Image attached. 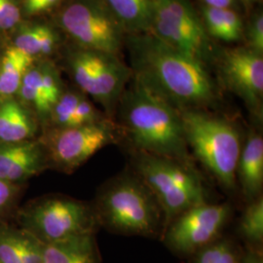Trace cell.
Wrapping results in <instances>:
<instances>
[{
	"mask_svg": "<svg viewBox=\"0 0 263 263\" xmlns=\"http://www.w3.org/2000/svg\"><path fill=\"white\" fill-rule=\"evenodd\" d=\"M19 7L14 0H0V28L9 29L19 23Z\"/></svg>",
	"mask_w": 263,
	"mask_h": 263,
	"instance_id": "cell-28",
	"label": "cell"
},
{
	"mask_svg": "<svg viewBox=\"0 0 263 263\" xmlns=\"http://www.w3.org/2000/svg\"><path fill=\"white\" fill-rule=\"evenodd\" d=\"M42 26L24 29L15 40V46L21 52L28 56H36L40 54V37Z\"/></svg>",
	"mask_w": 263,
	"mask_h": 263,
	"instance_id": "cell-25",
	"label": "cell"
},
{
	"mask_svg": "<svg viewBox=\"0 0 263 263\" xmlns=\"http://www.w3.org/2000/svg\"><path fill=\"white\" fill-rule=\"evenodd\" d=\"M0 263H22L13 233L0 232Z\"/></svg>",
	"mask_w": 263,
	"mask_h": 263,
	"instance_id": "cell-27",
	"label": "cell"
},
{
	"mask_svg": "<svg viewBox=\"0 0 263 263\" xmlns=\"http://www.w3.org/2000/svg\"><path fill=\"white\" fill-rule=\"evenodd\" d=\"M243 2H245V3H247V4H251V3H253V2H254L255 0H242Z\"/></svg>",
	"mask_w": 263,
	"mask_h": 263,
	"instance_id": "cell-35",
	"label": "cell"
},
{
	"mask_svg": "<svg viewBox=\"0 0 263 263\" xmlns=\"http://www.w3.org/2000/svg\"><path fill=\"white\" fill-rule=\"evenodd\" d=\"M207 7L213 8H229L233 0H201Z\"/></svg>",
	"mask_w": 263,
	"mask_h": 263,
	"instance_id": "cell-34",
	"label": "cell"
},
{
	"mask_svg": "<svg viewBox=\"0 0 263 263\" xmlns=\"http://www.w3.org/2000/svg\"><path fill=\"white\" fill-rule=\"evenodd\" d=\"M119 102L118 132L132 151L164 156L195 167L179 110L137 78L125 89Z\"/></svg>",
	"mask_w": 263,
	"mask_h": 263,
	"instance_id": "cell-2",
	"label": "cell"
},
{
	"mask_svg": "<svg viewBox=\"0 0 263 263\" xmlns=\"http://www.w3.org/2000/svg\"><path fill=\"white\" fill-rule=\"evenodd\" d=\"M248 39L251 46V50L261 54L263 51V16L258 14L252 22L249 31Z\"/></svg>",
	"mask_w": 263,
	"mask_h": 263,
	"instance_id": "cell-29",
	"label": "cell"
},
{
	"mask_svg": "<svg viewBox=\"0 0 263 263\" xmlns=\"http://www.w3.org/2000/svg\"><path fill=\"white\" fill-rule=\"evenodd\" d=\"M14 184L5 182L0 179V210L7 206L14 195Z\"/></svg>",
	"mask_w": 263,
	"mask_h": 263,
	"instance_id": "cell-32",
	"label": "cell"
},
{
	"mask_svg": "<svg viewBox=\"0 0 263 263\" xmlns=\"http://www.w3.org/2000/svg\"><path fill=\"white\" fill-rule=\"evenodd\" d=\"M121 141L118 129L110 120L74 128L53 129L42 145L46 157L58 169L72 172L98 151Z\"/></svg>",
	"mask_w": 263,
	"mask_h": 263,
	"instance_id": "cell-11",
	"label": "cell"
},
{
	"mask_svg": "<svg viewBox=\"0 0 263 263\" xmlns=\"http://www.w3.org/2000/svg\"><path fill=\"white\" fill-rule=\"evenodd\" d=\"M41 71H42V84L44 88V93L46 96L48 103L53 108V106L56 104L58 100L63 94L60 80L57 76L55 70H53L49 66L41 68Z\"/></svg>",
	"mask_w": 263,
	"mask_h": 263,
	"instance_id": "cell-26",
	"label": "cell"
},
{
	"mask_svg": "<svg viewBox=\"0 0 263 263\" xmlns=\"http://www.w3.org/2000/svg\"><path fill=\"white\" fill-rule=\"evenodd\" d=\"M236 180L248 203L262 196L263 138L259 132L251 130L245 139L237 164Z\"/></svg>",
	"mask_w": 263,
	"mask_h": 263,
	"instance_id": "cell-14",
	"label": "cell"
},
{
	"mask_svg": "<svg viewBox=\"0 0 263 263\" xmlns=\"http://www.w3.org/2000/svg\"><path fill=\"white\" fill-rule=\"evenodd\" d=\"M151 33L205 63L212 54V45L203 22L187 0H151Z\"/></svg>",
	"mask_w": 263,
	"mask_h": 263,
	"instance_id": "cell-6",
	"label": "cell"
},
{
	"mask_svg": "<svg viewBox=\"0 0 263 263\" xmlns=\"http://www.w3.org/2000/svg\"><path fill=\"white\" fill-rule=\"evenodd\" d=\"M82 97V95L74 92L62 94L50 112L54 129L72 128L76 107Z\"/></svg>",
	"mask_w": 263,
	"mask_h": 263,
	"instance_id": "cell-23",
	"label": "cell"
},
{
	"mask_svg": "<svg viewBox=\"0 0 263 263\" xmlns=\"http://www.w3.org/2000/svg\"><path fill=\"white\" fill-rule=\"evenodd\" d=\"M129 50L135 78L179 111L202 110L216 102V84L204 63L151 32L133 34Z\"/></svg>",
	"mask_w": 263,
	"mask_h": 263,
	"instance_id": "cell-1",
	"label": "cell"
},
{
	"mask_svg": "<svg viewBox=\"0 0 263 263\" xmlns=\"http://www.w3.org/2000/svg\"><path fill=\"white\" fill-rule=\"evenodd\" d=\"M241 263H263L262 254L258 249L249 247L247 251L242 254Z\"/></svg>",
	"mask_w": 263,
	"mask_h": 263,
	"instance_id": "cell-33",
	"label": "cell"
},
{
	"mask_svg": "<svg viewBox=\"0 0 263 263\" xmlns=\"http://www.w3.org/2000/svg\"><path fill=\"white\" fill-rule=\"evenodd\" d=\"M34 132V124L21 104L13 100H6L0 104V141L2 143L29 141Z\"/></svg>",
	"mask_w": 263,
	"mask_h": 263,
	"instance_id": "cell-16",
	"label": "cell"
},
{
	"mask_svg": "<svg viewBox=\"0 0 263 263\" xmlns=\"http://www.w3.org/2000/svg\"><path fill=\"white\" fill-rule=\"evenodd\" d=\"M99 224L126 236L158 237L164 232V214L158 200L132 169L107 181L95 205Z\"/></svg>",
	"mask_w": 263,
	"mask_h": 263,
	"instance_id": "cell-3",
	"label": "cell"
},
{
	"mask_svg": "<svg viewBox=\"0 0 263 263\" xmlns=\"http://www.w3.org/2000/svg\"><path fill=\"white\" fill-rule=\"evenodd\" d=\"M18 92L22 99L34 106L41 115H50L52 107L44 93L41 68H28Z\"/></svg>",
	"mask_w": 263,
	"mask_h": 263,
	"instance_id": "cell-21",
	"label": "cell"
},
{
	"mask_svg": "<svg viewBox=\"0 0 263 263\" xmlns=\"http://www.w3.org/2000/svg\"><path fill=\"white\" fill-rule=\"evenodd\" d=\"M32 59L15 47L5 52L0 63V97L7 98L18 93Z\"/></svg>",
	"mask_w": 263,
	"mask_h": 263,
	"instance_id": "cell-18",
	"label": "cell"
},
{
	"mask_svg": "<svg viewBox=\"0 0 263 263\" xmlns=\"http://www.w3.org/2000/svg\"><path fill=\"white\" fill-rule=\"evenodd\" d=\"M42 144L32 141L0 144V179L14 184L37 174L45 163Z\"/></svg>",
	"mask_w": 263,
	"mask_h": 263,
	"instance_id": "cell-13",
	"label": "cell"
},
{
	"mask_svg": "<svg viewBox=\"0 0 263 263\" xmlns=\"http://www.w3.org/2000/svg\"><path fill=\"white\" fill-rule=\"evenodd\" d=\"M131 164L159 202L164 231L188 209L207 202L206 187L196 167L141 151H132Z\"/></svg>",
	"mask_w": 263,
	"mask_h": 263,
	"instance_id": "cell-5",
	"label": "cell"
},
{
	"mask_svg": "<svg viewBox=\"0 0 263 263\" xmlns=\"http://www.w3.org/2000/svg\"><path fill=\"white\" fill-rule=\"evenodd\" d=\"M61 25L87 50L116 55L125 29L104 0H74L61 14Z\"/></svg>",
	"mask_w": 263,
	"mask_h": 263,
	"instance_id": "cell-7",
	"label": "cell"
},
{
	"mask_svg": "<svg viewBox=\"0 0 263 263\" xmlns=\"http://www.w3.org/2000/svg\"><path fill=\"white\" fill-rule=\"evenodd\" d=\"M240 235L250 248L258 249L263 242V197L248 203L239 224Z\"/></svg>",
	"mask_w": 263,
	"mask_h": 263,
	"instance_id": "cell-20",
	"label": "cell"
},
{
	"mask_svg": "<svg viewBox=\"0 0 263 263\" xmlns=\"http://www.w3.org/2000/svg\"><path fill=\"white\" fill-rule=\"evenodd\" d=\"M30 233L43 244L95 234L99 221L94 209L68 198H50L30 210Z\"/></svg>",
	"mask_w": 263,
	"mask_h": 263,
	"instance_id": "cell-10",
	"label": "cell"
},
{
	"mask_svg": "<svg viewBox=\"0 0 263 263\" xmlns=\"http://www.w3.org/2000/svg\"><path fill=\"white\" fill-rule=\"evenodd\" d=\"M242 254L231 240L219 238L192 257L193 263H241Z\"/></svg>",
	"mask_w": 263,
	"mask_h": 263,
	"instance_id": "cell-22",
	"label": "cell"
},
{
	"mask_svg": "<svg viewBox=\"0 0 263 263\" xmlns=\"http://www.w3.org/2000/svg\"><path fill=\"white\" fill-rule=\"evenodd\" d=\"M56 42V36L52 29L42 26L41 37H40V54L39 55H49Z\"/></svg>",
	"mask_w": 263,
	"mask_h": 263,
	"instance_id": "cell-30",
	"label": "cell"
},
{
	"mask_svg": "<svg viewBox=\"0 0 263 263\" xmlns=\"http://www.w3.org/2000/svg\"><path fill=\"white\" fill-rule=\"evenodd\" d=\"M43 263H101L95 234L43 244Z\"/></svg>",
	"mask_w": 263,
	"mask_h": 263,
	"instance_id": "cell-15",
	"label": "cell"
},
{
	"mask_svg": "<svg viewBox=\"0 0 263 263\" xmlns=\"http://www.w3.org/2000/svg\"><path fill=\"white\" fill-rule=\"evenodd\" d=\"M22 263H43V243L29 231L15 233Z\"/></svg>",
	"mask_w": 263,
	"mask_h": 263,
	"instance_id": "cell-24",
	"label": "cell"
},
{
	"mask_svg": "<svg viewBox=\"0 0 263 263\" xmlns=\"http://www.w3.org/2000/svg\"><path fill=\"white\" fill-rule=\"evenodd\" d=\"M221 74L226 86L244 101L252 112L261 118L262 55L251 49L230 50L222 59Z\"/></svg>",
	"mask_w": 263,
	"mask_h": 263,
	"instance_id": "cell-12",
	"label": "cell"
},
{
	"mask_svg": "<svg viewBox=\"0 0 263 263\" xmlns=\"http://www.w3.org/2000/svg\"><path fill=\"white\" fill-rule=\"evenodd\" d=\"M59 0H26V9L29 14L43 12L55 5Z\"/></svg>",
	"mask_w": 263,
	"mask_h": 263,
	"instance_id": "cell-31",
	"label": "cell"
},
{
	"mask_svg": "<svg viewBox=\"0 0 263 263\" xmlns=\"http://www.w3.org/2000/svg\"><path fill=\"white\" fill-rule=\"evenodd\" d=\"M120 22L125 31L132 34L151 31V0H104Z\"/></svg>",
	"mask_w": 263,
	"mask_h": 263,
	"instance_id": "cell-17",
	"label": "cell"
},
{
	"mask_svg": "<svg viewBox=\"0 0 263 263\" xmlns=\"http://www.w3.org/2000/svg\"><path fill=\"white\" fill-rule=\"evenodd\" d=\"M203 17L205 20V28L212 36L227 42L237 41L241 37L243 25L239 15L234 11L229 8L205 6Z\"/></svg>",
	"mask_w": 263,
	"mask_h": 263,
	"instance_id": "cell-19",
	"label": "cell"
},
{
	"mask_svg": "<svg viewBox=\"0 0 263 263\" xmlns=\"http://www.w3.org/2000/svg\"><path fill=\"white\" fill-rule=\"evenodd\" d=\"M76 84L111 114L119 103L132 71L116 55L84 50L70 61Z\"/></svg>",
	"mask_w": 263,
	"mask_h": 263,
	"instance_id": "cell-8",
	"label": "cell"
},
{
	"mask_svg": "<svg viewBox=\"0 0 263 263\" xmlns=\"http://www.w3.org/2000/svg\"><path fill=\"white\" fill-rule=\"evenodd\" d=\"M179 112L191 156L226 190L234 191L237 164L244 141L237 127L226 119L203 110Z\"/></svg>",
	"mask_w": 263,
	"mask_h": 263,
	"instance_id": "cell-4",
	"label": "cell"
},
{
	"mask_svg": "<svg viewBox=\"0 0 263 263\" xmlns=\"http://www.w3.org/2000/svg\"><path fill=\"white\" fill-rule=\"evenodd\" d=\"M230 216L228 203L199 204L170 223L162 235L163 242L174 254L192 256L221 238Z\"/></svg>",
	"mask_w": 263,
	"mask_h": 263,
	"instance_id": "cell-9",
	"label": "cell"
}]
</instances>
